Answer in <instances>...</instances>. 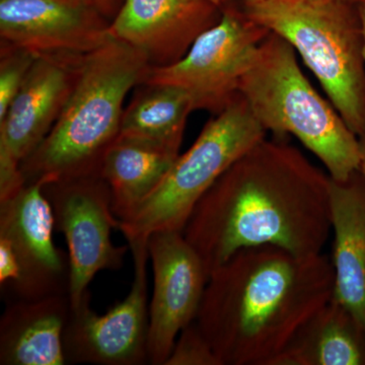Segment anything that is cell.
I'll list each match as a JSON object with an SVG mask.
<instances>
[{"label":"cell","mask_w":365,"mask_h":365,"mask_svg":"<svg viewBox=\"0 0 365 365\" xmlns=\"http://www.w3.org/2000/svg\"><path fill=\"white\" fill-rule=\"evenodd\" d=\"M330 181L287 138L265 137L216 180L182 234L208 275L249 247L322 254L332 232Z\"/></svg>","instance_id":"1"},{"label":"cell","mask_w":365,"mask_h":365,"mask_svg":"<svg viewBox=\"0 0 365 365\" xmlns=\"http://www.w3.org/2000/svg\"><path fill=\"white\" fill-rule=\"evenodd\" d=\"M334 279L325 255L242 249L209 275L195 323L222 365H272L333 299Z\"/></svg>","instance_id":"2"},{"label":"cell","mask_w":365,"mask_h":365,"mask_svg":"<svg viewBox=\"0 0 365 365\" xmlns=\"http://www.w3.org/2000/svg\"><path fill=\"white\" fill-rule=\"evenodd\" d=\"M151 67L143 52L114 37L85 55L58 120L21 163L26 184L101 176L106 153L119 137L125 98Z\"/></svg>","instance_id":"3"},{"label":"cell","mask_w":365,"mask_h":365,"mask_svg":"<svg viewBox=\"0 0 365 365\" xmlns=\"http://www.w3.org/2000/svg\"><path fill=\"white\" fill-rule=\"evenodd\" d=\"M297 56L287 40L269 33L242 76L240 93L267 133L295 137L331 179L345 181L359 169V137L312 86Z\"/></svg>","instance_id":"4"},{"label":"cell","mask_w":365,"mask_h":365,"mask_svg":"<svg viewBox=\"0 0 365 365\" xmlns=\"http://www.w3.org/2000/svg\"><path fill=\"white\" fill-rule=\"evenodd\" d=\"M250 19L287 41L346 124L365 135L364 33L350 0H245Z\"/></svg>","instance_id":"5"},{"label":"cell","mask_w":365,"mask_h":365,"mask_svg":"<svg viewBox=\"0 0 365 365\" xmlns=\"http://www.w3.org/2000/svg\"><path fill=\"white\" fill-rule=\"evenodd\" d=\"M265 137L267 131L239 93L232 104L209 120L158 188L119 220L118 230L127 242L148 241L160 230L182 232L196 204L216 180Z\"/></svg>","instance_id":"6"},{"label":"cell","mask_w":365,"mask_h":365,"mask_svg":"<svg viewBox=\"0 0 365 365\" xmlns=\"http://www.w3.org/2000/svg\"><path fill=\"white\" fill-rule=\"evenodd\" d=\"M43 182L0 202V288L9 302L68 294V254L54 244L52 206Z\"/></svg>","instance_id":"7"},{"label":"cell","mask_w":365,"mask_h":365,"mask_svg":"<svg viewBox=\"0 0 365 365\" xmlns=\"http://www.w3.org/2000/svg\"><path fill=\"white\" fill-rule=\"evenodd\" d=\"M269 33L230 2L222 6L218 23L199 36L181 60L151 67L143 85L176 86L188 93L194 111L220 114L239 96L242 76Z\"/></svg>","instance_id":"8"},{"label":"cell","mask_w":365,"mask_h":365,"mask_svg":"<svg viewBox=\"0 0 365 365\" xmlns=\"http://www.w3.org/2000/svg\"><path fill=\"white\" fill-rule=\"evenodd\" d=\"M52 206L55 228L68 248V297L76 307L90 294L88 285L100 271L122 268L130 247L113 244V230L119 220L112 209L109 186L101 176L78 178L45 185Z\"/></svg>","instance_id":"9"},{"label":"cell","mask_w":365,"mask_h":365,"mask_svg":"<svg viewBox=\"0 0 365 365\" xmlns=\"http://www.w3.org/2000/svg\"><path fill=\"white\" fill-rule=\"evenodd\" d=\"M85 55L38 56L0 119V202L26 185L21 163L42 143L66 107Z\"/></svg>","instance_id":"10"},{"label":"cell","mask_w":365,"mask_h":365,"mask_svg":"<svg viewBox=\"0 0 365 365\" xmlns=\"http://www.w3.org/2000/svg\"><path fill=\"white\" fill-rule=\"evenodd\" d=\"M134 276L124 300L109 312L91 309V294L71 307L64 330L67 364L143 365L148 362V241L128 242Z\"/></svg>","instance_id":"11"},{"label":"cell","mask_w":365,"mask_h":365,"mask_svg":"<svg viewBox=\"0 0 365 365\" xmlns=\"http://www.w3.org/2000/svg\"><path fill=\"white\" fill-rule=\"evenodd\" d=\"M148 249L153 272L148 364L165 365L180 333L195 321L209 275L182 232H153Z\"/></svg>","instance_id":"12"},{"label":"cell","mask_w":365,"mask_h":365,"mask_svg":"<svg viewBox=\"0 0 365 365\" xmlns=\"http://www.w3.org/2000/svg\"><path fill=\"white\" fill-rule=\"evenodd\" d=\"M111 21L86 0H0L2 44L44 55H86L112 37Z\"/></svg>","instance_id":"13"},{"label":"cell","mask_w":365,"mask_h":365,"mask_svg":"<svg viewBox=\"0 0 365 365\" xmlns=\"http://www.w3.org/2000/svg\"><path fill=\"white\" fill-rule=\"evenodd\" d=\"M222 9L211 0H125L110 33L143 52L151 66H168L218 23Z\"/></svg>","instance_id":"14"},{"label":"cell","mask_w":365,"mask_h":365,"mask_svg":"<svg viewBox=\"0 0 365 365\" xmlns=\"http://www.w3.org/2000/svg\"><path fill=\"white\" fill-rule=\"evenodd\" d=\"M330 215L333 299L365 332V179L359 170L345 181L331 179Z\"/></svg>","instance_id":"15"},{"label":"cell","mask_w":365,"mask_h":365,"mask_svg":"<svg viewBox=\"0 0 365 365\" xmlns=\"http://www.w3.org/2000/svg\"><path fill=\"white\" fill-rule=\"evenodd\" d=\"M68 294L9 302L0 319V364L64 365Z\"/></svg>","instance_id":"16"},{"label":"cell","mask_w":365,"mask_h":365,"mask_svg":"<svg viewBox=\"0 0 365 365\" xmlns=\"http://www.w3.org/2000/svg\"><path fill=\"white\" fill-rule=\"evenodd\" d=\"M272 365H365V332L332 299L300 328Z\"/></svg>","instance_id":"17"},{"label":"cell","mask_w":365,"mask_h":365,"mask_svg":"<svg viewBox=\"0 0 365 365\" xmlns=\"http://www.w3.org/2000/svg\"><path fill=\"white\" fill-rule=\"evenodd\" d=\"M180 153L119 136L106 153L101 177L109 186L119 220L130 215L158 188Z\"/></svg>","instance_id":"18"},{"label":"cell","mask_w":365,"mask_h":365,"mask_svg":"<svg viewBox=\"0 0 365 365\" xmlns=\"http://www.w3.org/2000/svg\"><path fill=\"white\" fill-rule=\"evenodd\" d=\"M125 108L119 136L160 146L179 153L190 113L186 91L167 85H140Z\"/></svg>","instance_id":"19"},{"label":"cell","mask_w":365,"mask_h":365,"mask_svg":"<svg viewBox=\"0 0 365 365\" xmlns=\"http://www.w3.org/2000/svg\"><path fill=\"white\" fill-rule=\"evenodd\" d=\"M0 52V119L21 91L37 56L1 43Z\"/></svg>","instance_id":"20"},{"label":"cell","mask_w":365,"mask_h":365,"mask_svg":"<svg viewBox=\"0 0 365 365\" xmlns=\"http://www.w3.org/2000/svg\"><path fill=\"white\" fill-rule=\"evenodd\" d=\"M165 365H222L195 321L180 333Z\"/></svg>","instance_id":"21"},{"label":"cell","mask_w":365,"mask_h":365,"mask_svg":"<svg viewBox=\"0 0 365 365\" xmlns=\"http://www.w3.org/2000/svg\"><path fill=\"white\" fill-rule=\"evenodd\" d=\"M110 21L116 18L125 0H86Z\"/></svg>","instance_id":"22"},{"label":"cell","mask_w":365,"mask_h":365,"mask_svg":"<svg viewBox=\"0 0 365 365\" xmlns=\"http://www.w3.org/2000/svg\"><path fill=\"white\" fill-rule=\"evenodd\" d=\"M360 143V165L359 172L365 179V135L359 137Z\"/></svg>","instance_id":"23"},{"label":"cell","mask_w":365,"mask_h":365,"mask_svg":"<svg viewBox=\"0 0 365 365\" xmlns=\"http://www.w3.org/2000/svg\"><path fill=\"white\" fill-rule=\"evenodd\" d=\"M357 9H359V14L360 21H361L362 33H364V58H365V0L357 2Z\"/></svg>","instance_id":"24"},{"label":"cell","mask_w":365,"mask_h":365,"mask_svg":"<svg viewBox=\"0 0 365 365\" xmlns=\"http://www.w3.org/2000/svg\"><path fill=\"white\" fill-rule=\"evenodd\" d=\"M211 1L213 2V4H215L216 6L222 7L223 6H225V4H230V2H235V1H245V0H211Z\"/></svg>","instance_id":"25"},{"label":"cell","mask_w":365,"mask_h":365,"mask_svg":"<svg viewBox=\"0 0 365 365\" xmlns=\"http://www.w3.org/2000/svg\"><path fill=\"white\" fill-rule=\"evenodd\" d=\"M350 1L354 2V4H357V2L362 1V0H350Z\"/></svg>","instance_id":"26"}]
</instances>
